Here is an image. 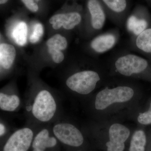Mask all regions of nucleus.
<instances>
[{
  "label": "nucleus",
  "instance_id": "obj_12",
  "mask_svg": "<svg viewBox=\"0 0 151 151\" xmlns=\"http://www.w3.org/2000/svg\"><path fill=\"white\" fill-rule=\"evenodd\" d=\"M116 42V37L113 35H104L95 38L91 43V47L97 52H103L112 48Z\"/></svg>",
  "mask_w": 151,
  "mask_h": 151
},
{
  "label": "nucleus",
  "instance_id": "obj_14",
  "mask_svg": "<svg viewBox=\"0 0 151 151\" xmlns=\"http://www.w3.org/2000/svg\"><path fill=\"white\" fill-rule=\"evenodd\" d=\"M146 142V135L144 131H136L131 139L129 151H145Z\"/></svg>",
  "mask_w": 151,
  "mask_h": 151
},
{
  "label": "nucleus",
  "instance_id": "obj_24",
  "mask_svg": "<svg viewBox=\"0 0 151 151\" xmlns=\"http://www.w3.org/2000/svg\"><path fill=\"white\" fill-rule=\"evenodd\" d=\"M138 122L143 125L151 124V103L148 111L139 114L137 119Z\"/></svg>",
  "mask_w": 151,
  "mask_h": 151
},
{
  "label": "nucleus",
  "instance_id": "obj_10",
  "mask_svg": "<svg viewBox=\"0 0 151 151\" xmlns=\"http://www.w3.org/2000/svg\"><path fill=\"white\" fill-rule=\"evenodd\" d=\"M87 7L91 15L93 27L100 29L103 26L105 20V14L99 0H88Z\"/></svg>",
  "mask_w": 151,
  "mask_h": 151
},
{
  "label": "nucleus",
  "instance_id": "obj_22",
  "mask_svg": "<svg viewBox=\"0 0 151 151\" xmlns=\"http://www.w3.org/2000/svg\"><path fill=\"white\" fill-rule=\"evenodd\" d=\"M49 22L52 24L53 29H59L63 26V13L57 14L50 19Z\"/></svg>",
  "mask_w": 151,
  "mask_h": 151
},
{
  "label": "nucleus",
  "instance_id": "obj_23",
  "mask_svg": "<svg viewBox=\"0 0 151 151\" xmlns=\"http://www.w3.org/2000/svg\"><path fill=\"white\" fill-rule=\"evenodd\" d=\"M48 51L49 54L51 55L52 60L54 63L59 64L61 63L64 60L65 57L61 50L48 48Z\"/></svg>",
  "mask_w": 151,
  "mask_h": 151
},
{
  "label": "nucleus",
  "instance_id": "obj_21",
  "mask_svg": "<svg viewBox=\"0 0 151 151\" xmlns=\"http://www.w3.org/2000/svg\"><path fill=\"white\" fill-rule=\"evenodd\" d=\"M44 29L42 24L40 23L36 24L33 31L29 37V40L31 43H37L40 40L43 34Z\"/></svg>",
  "mask_w": 151,
  "mask_h": 151
},
{
  "label": "nucleus",
  "instance_id": "obj_3",
  "mask_svg": "<svg viewBox=\"0 0 151 151\" xmlns=\"http://www.w3.org/2000/svg\"><path fill=\"white\" fill-rule=\"evenodd\" d=\"M100 77L97 72L92 70L78 71L65 78V92L68 95L86 96L91 94L96 88Z\"/></svg>",
  "mask_w": 151,
  "mask_h": 151
},
{
  "label": "nucleus",
  "instance_id": "obj_25",
  "mask_svg": "<svg viewBox=\"0 0 151 151\" xmlns=\"http://www.w3.org/2000/svg\"><path fill=\"white\" fill-rule=\"evenodd\" d=\"M22 2L30 12L35 13L39 10V6L37 3L40 0H21Z\"/></svg>",
  "mask_w": 151,
  "mask_h": 151
},
{
  "label": "nucleus",
  "instance_id": "obj_17",
  "mask_svg": "<svg viewBox=\"0 0 151 151\" xmlns=\"http://www.w3.org/2000/svg\"><path fill=\"white\" fill-rule=\"evenodd\" d=\"M138 48L146 52H151V28L145 30L136 40Z\"/></svg>",
  "mask_w": 151,
  "mask_h": 151
},
{
  "label": "nucleus",
  "instance_id": "obj_5",
  "mask_svg": "<svg viewBox=\"0 0 151 151\" xmlns=\"http://www.w3.org/2000/svg\"><path fill=\"white\" fill-rule=\"evenodd\" d=\"M134 94V90L128 86H118L110 89L107 87L98 92L95 96L94 108L98 111L104 110L113 103L129 101Z\"/></svg>",
  "mask_w": 151,
  "mask_h": 151
},
{
  "label": "nucleus",
  "instance_id": "obj_19",
  "mask_svg": "<svg viewBox=\"0 0 151 151\" xmlns=\"http://www.w3.org/2000/svg\"><path fill=\"white\" fill-rule=\"evenodd\" d=\"M46 45L48 48L61 51L67 48V41L64 37L60 34H56L49 39L47 41Z\"/></svg>",
  "mask_w": 151,
  "mask_h": 151
},
{
  "label": "nucleus",
  "instance_id": "obj_1",
  "mask_svg": "<svg viewBox=\"0 0 151 151\" xmlns=\"http://www.w3.org/2000/svg\"><path fill=\"white\" fill-rule=\"evenodd\" d=\"M24 94L26 123L38 125L52 124L65 114L62 94L39 82H33Z\"/></svg>",
  "mask_w": 151,
  "mask_h": 151
},
{
  "label": "nucleus",
  "instance_id": "obj_7",
  "mask_svg": "<svg viewBox=\"0 0 151 151\" xmlns=\"http://www.w3.org/2000/svg\"><path fill=\"white\" fill-rule=\"evenodd\" d=\"M24 99L14 85L11 84L2 88L0 91L1 113L14 115L23 109Z\"/></svg>",
  "mask_w": 151,
  "mask_h": 151
},
{
  "label": "nucleus",
  "instance_id": "obj_9",
  "mask_svg": "<svg viewBox=\"0 0 151 151\" xmlns=\"http://www.w3.org/2000/svg\"><path fill=\"white\" fill-rule=\"evenodd\" d=\"M129 130L122 124H113L109 131V140L106 143L107 151H124L125 142L129 137Z\"/></svg>",
  "mask_w": 151,
  "mask_h": 151
},
{
  "label": "nucleus",
  "instance_id": "obj_18",
  "mask_svg": "<svg viewBox=\"0 0 151 151\" xmlns=\"http://www.w3.org/2000/svg\"><path fill=\"white\" fill-rule=\"evenodd\" d=\"M81 20V14L78 12H72L63 13V27L67 30L73 29L80 23Z\"/></svg>",
  "mask_w": 151,
  "mask_h": 151
},
{
  "label": "nucleus",
  "instance_id": "obj_20",
  "mask_svg": "<svg viewBox=\"0 0 151 151\" xmlns=\"http://www.w3.org/2000/svg\"><path fill=\"white\" fill-rule=\"evenodd\" d=\"M103 2L110 10L121 13L126 10L127 6V0H102Z\"/></svg>",
  "mask_w": 151,
  "mask_h": 151
},
{
  "label": "nucleus",
  "instance_id": "obj_2",
  "mask_svg": "<svg viewBox=\"0 0 151 151\" xmlns=\"http://www.w3.org/2000/svg\"><path fill=\"white\" fill-rule=\"evenodd\" d=\"M51 127L63 151H73L83 145V133L65 114L51 124Z\"/></svg>",
  "mask_w": 151,
  "mask_h": 151
},
{
  "label": "nucleus",
  "instance_id": "obj_16",
  "mask_svg": "<svg viewBox=\"0 0 151 151\" xmlns=\"http://www.w3.org/2000/svg\"><path fill=\"white\" fill-rule=\"evenodd\" d=\"M147 26V21L143 19H138L135 16H131L127 21V27L130 31L136 35H139Z\"/></svg>",
  "mask_w": 151,
  "mask_h": 151
},
{
  "label": "nucleus",
  "instance_id": "obj_4",
  "mask_svg": "<svg viewBox=\"0 0 151 151\" xmlns=\"http://www.w3.org/2000/svg\"><path fill=\"white\" fill-rule=\"evenodd\" d=\"M40 126L25 123L17 128L1 145V151H30L34 138Z\"/></svg>",
  "mask_w": 151,
  "mask_h": 151
},
{
  "label": "nucleus",
  "instance_id": "obj_15",
  "mask_svg": "<svg viewBox=\"0 0 151 151\" xmlns=\"http://www.w3.org/2000/svg\"><path fill=\"white\" fill-rule=\"evenodd\" d=\"M27 27L25 22H21L16 26L13 31V37L20 46H24L27 40Z\"/></svg>",
  "mask_w": 151,
  "mask_h": 151
},
{
  "label": "nucleus",
  "instance_id": "obj_11",
  "mask_svg": "<svg viewBox=\"0 0 151 151\" xmlns=\"http://www.w3.org/2000/svg\"><path fill=\"white\" fill-rule=\"evenodd\" d=\"M16 56V50L13 45L7 43L0 45V64L1 73L7 72L13 66Z\"/></svg>",
  "mask_w": 151,
  "mask_h": 151
},
{
  "label": "nucleus",
  "instance_id": "obj_26",
  "mask_svg": "<svg viewBox=\"0 0 151 151\" xmlns=\"http://www.w3.org/2000/svg\"><path fill=\"white\" fill-rule=\"evenodd\" d=\"M9 0H0V4L1 5L4 4L7 2Z\"/></svg>",
  "mask_w": 151,
  "mask_h": 151
},
{
  "label": "nucleus",
  "instance_id": "obj_6",
  "mask_svg": "<svg viewBox=\"0 0 151 151\" xmlns=\"http://www.w3.org/2000/svg\"><path fill=\"white\" fill-rule=\"evenodd\" d=\"M52 130L51 124L42 125L37 131L30 151H63Z\"/></svg>",
  "mask_w": 151,
  "mask_h": 151
},
{
  "label": "nucleus",
  "instance_id": "obj_8",
  "mask_svg": "<svg viewBox=\"0 0 151 151\" xmlns=\"http://www.w3.org/2000/svg\"><path fill=\"white\" fill-rule=\"evenodd\" d=\"M115 65L117 70L122 75L131 76L145 70L148 62L140 57L129 54L119 58L116 60Z\"/></svg>",
  "mask_w": 151,
  "mask_h": 151
},
{
  "label": "nucleus",
  "instance_id": "obj_13",
  "mask_svg": "<svg viewBox=\"0 0 151 151\" xmlns=\"http://www.w3.org/2000/svg\"><path fill=\"white\" fill-rule=\"evenodd\" d=\"M14 115L1 113L0 117V141L1 145L7 139L9 136L17 128H15L11 122Z\"/></svg>",
  "mask_w": 151,
  "mask_h": 151
}]
</instances>
